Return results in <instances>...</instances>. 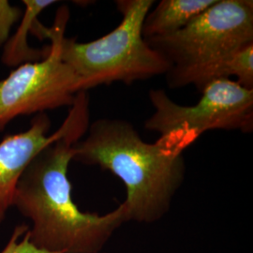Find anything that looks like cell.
<instances>
[{
    "label": "cell",
    "mask_w": 253,
    "mask_h": 253,
    "mask_svg": "<svg viewBox=\"0 0 253 253\" xmlns=\"http://www.w3.org/2000/svg\"><path fill=\"white\" fill-rule=\"evenodd\" d=\"M195 105H181L163 89H151L154 113L145 120L147 130L160 134L164 147L183 153L203 133L215 130L253 131V90L231 79L210 82Z\"/></svg>",
    "instance_id": "5b68a950"
},
{
    "label": "cell",
    "mask_w": 253,
    "mask_h": 253,
    "mask_svg": "<svg viewBox=\"0 0 253 253\" xmlns=\"http://www.w3.org/2000/svg\"><path fill=\"white\" fill-rule=\"evenodd\" d=\"M26 9L22 15L21 25L15 34L9 38L4 46L2 62L9 67H18L27 62H36L44 58L48 54L46 50H39L28 45L27 35L33 32L38 22V16L49 6L56 3L54 0H24Z\"/></svg>",
    "instance_id": "9c48e42d"
},
{
    "label": "cell",
    "mask_w": 253,
    "mask_h": 253,
    "mask_svg": "<svg viewBox=\"0 0 253 253\" xmlns=\"http://www.w3.org/2000/svg\"><path fill=\"white\" fill-rule=\"evenodd\" d=\"M51 120L46 113L38 114L30 127L17 134L6 136L0 143V223L3 222L17 183L28 164L63 132V126L48 134Z\"/></svg>",
    "instance_id": "52a82bcc"
},
{
    "label": "cell",
    "mask_w": 253,
    "mask_h": 253,
    "mask_svg": "<svg viewBox=\"0 0 253 253\" xmlns=\"http://www.w3.org/2000/svg\"><path fill=\"white\" fill-rule=\"evenodd\" d=\"M27 230V225L22 224L15 227L8 243L0 253H48L37 249L30 243Z\"/></svg>",
    "instance_id": "8fae6325"
},
{
    "label": "cell",
    "mask_w": 253,
    "mask_h": 253,
    "mask_svg": "<svg viewBox=\"0 0 253 253\" xmlns=\"http://www.w3.org/2000/svg\"><path fill=\"white\" fill-rule=\"evenodd\" d=\"M22 15L19 8L12 7L6 0H0V47L6 44L11 27Z\"/></svg>",
    "instance_id": "7c38bea8"
},
{
    "label": "cell",
    "mask_w": 253,
    "mask_h": 253,
    "mask_svg": "<svg viewBox=\"0 0 253 253\" xmlns=\"http://www.w3.org/2000/svg\"><path fill=\"white\" fill-rule=\"evenodd\" d=\"M154 0H118L122 19L114 30L88 42L62 37L60 53L80 81L81 91L114 83L131 84L171 70L168 60L147 43L143 24Z\"/></svg>",
    "instance_id": "277c9868"
},
{
    "label": "cell",
    "mask_w": 253,
    "mask_h": 253,
    "mask_svg": "<svg viewBox=\"0 0 253 253\" xmlns=\"http://www.w3.org/2000/svg\"><path fill=\"white\" fill-rule=\"evenodd\" d=\"M145 41L171 64L170 88L192 84L201 92L226 57L253 43V1L217 0L178 32Z\"/></svg>",
    "instance_id": "3957f363"
},
{
    "label": "cell",
    "mask_w": 253,
    "mask_h": 253,
    "mask_svg": "<svg viewBox=\"0 0 253 253\" xmlns=\"http://www.w3.org/2000/svg\"><path fill=\"white\" fill-rule=\"evenodd\" d=\"M217 0H162L145 16V40L170 36L187 27Z\"/></svg>",
    "instance_id": "ba28073f"
},
{
    "label": "cell",
    "mask_w": 253,
    "mask_h": 253,
    "mask_svg": "<svg viewBox=\"0 0 253 253\" xmlns=\"http://www.w3.org/2000/svg\"><path fill=\"white\" fill-rule=\"evenodd\" d=\"M73 151L74 162L100 166L123 182L128 221L152 223L161 219L185 178L183 153L157 142L146 143L124 119L95 120Z\"/></svg>",
    "instance_id": "7a4b0ae2"
},
{
    "label": "cell",
    "mask_w": 253,
    "mask_h": 253,
    "mask_svg": "<svg viewBox=\"0 0 253 253\" xmlns=\"http://www.w3.org/2000/svg\"><path fill=\"white\" fill-rule=\"evenodd\" d=\"M235 77V82L247 89L253 90V43L236 50L218 65L214 81Z\"/></svg>",
    "instance_id": "30bf717a"
},
{
    "label": "cell",
    "mask_w": 253,
    "mask_h": 253,
    "mask_svg": "<svg viewBox=\"0 0 253 253\" xmlns=\"http://www.w3.org/2000/svg\"><path fill=\"white\" fill-rule=\"evenodd\" d=\"M89 98L78 92L62 126L63 132L28 164L14 191L12 207L32 221L29 241L48 253H100L115 231L128 221L123 203L100 216L80 211L72 197L68 169L73 145L86 133Z\"/></svg>",
    "instance_id": "6da1fadb"
},
{
    "label": "cell",
    "mask_w": 253,
    "mask_h": 253,
    "mask_svg": "<svg viewBox=\"0 0 253 253\" xmlns=\"http://www.w3.org/2000/svg\"><path fill=\"white\" fill-rule=\"evenodd\" d=\"M69 18V9L60 7L53 27L42 30V36L51 41L45 57L20 65L0 81V131L21 116L71 107L81 92L79 78L60 53V41Z\"/></svg>",
    "instance_id": "8992f818"
}]
</instances>
